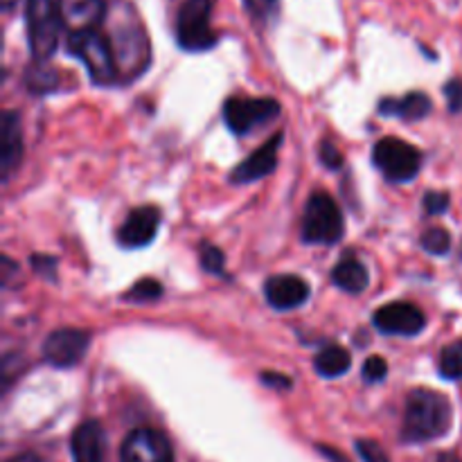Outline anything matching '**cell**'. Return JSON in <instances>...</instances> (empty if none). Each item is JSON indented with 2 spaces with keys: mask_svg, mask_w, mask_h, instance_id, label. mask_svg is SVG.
<instances>
[{
  "mask_svg": "<svg viewBox=\"0 0 462 462\" xmlns=\"http://www.w3.org/2000/svg\"><path fill=\"white\" fill-rule=\"evenodd\" d=\"M373 325L388 337H418L427 328V316L411 302H388L374 311Z\"/></svg>",
  "mask_w": 462,
  "mask_h": 462,
  "instance_id": "obj_10",
  "label": "cell"
},
{
  "mask_svg": "<svg viewBox=\"0 0 462 462\" xmlns=\"http://www.w3.org/2000/svg\"><path fill=\"white\" fill-rule=\"evenodd\" d=\"M90 337L81 329H57L43 343V359L54 368H72L88 352Z\"/></svg>",
  "mask_w": 462,
  "mask_h": 462,
  "instance_id": "obj_11",
  "label": "cell"
},
{
  "mask_svg": "<svg viewBox=\"0 0 462 462\" xmlns=\"http://www.w3.org/2000/svg\"><path fill=\"white\" fill-rule=\"evenodd\" d=\"M23 158V134L21 120L16 113H3L0 120V167H3V179H9Z\"/></svg>",
  "mask_w": 462,
  "mask_h": 462,
  "instance_id": "obj_17",
  "label": "cell"
},
{
  "mask_svg": "<svg viewBox=\"0 0 462 462\" xmlns=\"http://www.w3.org/2000/svg\"><path fill=\"white\" fill-rule=\"evenodd\" d=\"M332 280L338 289H343V291L361 293L368 287L370 275L368 269H365L356 257H343V260L334 266Z\"/></svg>",
  "mask_w": 462,
  "mask_h": 462,
  "instance_id": "obj_19",
  "label": "cell"
},
{
  "mask_svg": "<svg viewBox=\"0 0 462 462\" xmlns=\"http://www.w3.org/2000/svg\"><path fill=\"white\" fill-rule=\"evenodd\" d=\"M122 462H174V449L165 433L156 429H135L122 442Z\"/></svg>",
  "mask_w": 462,
  "mask_h": 462,
  "instance_id": "obj_9",
  "label": "cell"
},
{
  "mask_svg": "<svg viewBox=\"0 0 462 462\" xmlns=\"http://www.w3.org/2000/svg\"><path fill=\"white\" fill-rule=\"evenodd\" d=\"M113 54H116L117 72H120L122 79H134L140 72L147 68L149 61V48H147V36H144L143 27L138 21L134 23H117L113 27L111 39Z\"/></svg>",
  "mask_w": 462,
  "mask_h": 462,
  "instance_id": "obj_7",
  "label": "cell"
},
{
  "mask_svg": "<svg viewBox=\"0 0 462 462\" xmlns=\"http://www.w3.org/2000/svg\"><path fill=\"white\" fill-rule=\"evenodd\" d=\"M210 0H185L179 9L176 39L188 52H203L217 43V34L210 27Z\"/></svg>",
  "mask_w": 462,
  "mask_h": 462,
  "instance_id": "obj_6",
  "label": "cell"
},
{
  "mask_svg": "<svg viewBox=\"0 0 462 462\" xmlns=\"http://www.w3.org/2000/svg\"><path fill=\"white\" fill-rule=\"evenodd\" d=\"M373 162L388 180L406 183L422 167V152L402 138H382L373 149Z\"/></svg>",
  "mask_w": 462,
  "mask_h": 462,
  "instance_id": "obj_5",
  "label": "cell"
},
{
  "mask_svg": "<svg viewBox=\"0 0 462 462\" xmlns=\"http://www.w3.org/2000/svg\"><path fill=\"white\" fill-rule=\"evenodd\" d=\"M32 266H34V271H39L41 275H45V278L52 280L54 275H57V260L54 257H45V255H36L32 257Z\"/></svg>",
  "mask_w": 462,
  "mask_h": 462,
  "instance_id": "obj_32",
  "label": "cell"
},
{
  "mask_svg": "<svg viewBox=\"0 0 462 462\" xmlns=\"http://www.w3.org/2000/svg\"><path fill=\"white\" fill-rule=\"evenodd\" d=\"M424 210H427V215H442V212L449 210L451 206V199L447 192H427L424 194Z\"/></svg>",
  "mask_w": 462,
  "mask_h": 462,
  "instance_id": "obj_28",
  "label": "cell"
},
{
  "mask_svg": "<svg viewBox=\"0 0 462 462\" xmlns=\"http://www.w3.org/2000/svg\"><path fill=\"white\" fill-rule=\"evenodd\" d=\"M280 116V102L271 97H230L224 104V120L233 134L244 135Z\"/></svg>",
  "mask_w": 462,
  "mask_h": 462,
  "instance_id": "obj_8",
  "label": "cell"
},
{
  "mask_svg": "<svg viewBox=\"0 0 462 462\" xmlns=\"http://www.w3.org/2000/svg\"><path fill=\"white\" fill-rule=\"evenodd\" d=\"M438 370L445 379H462V338L442 350Z\"/></svg>",
  "mask_w": 462,
  "mask_h": 462,
  "instance_id": "obj_22",
  "label": "cell"
},
{
  "mask_svg": "<svg viewBox=\"0 0 462 462\" xmlns=\"http://www.w3.org/2000/svg\"><path fill=\"white\" fill-rule=\"evenodd\" d=\"M68 52L84 63L95 84L108 86L120 77L111 41H108V36L99 34L97 30L70 34V39H68Z\"/></svg>",
  "mask_w": 462,
  "mask_h": 462,
  "instance_id": "obj_2",
  "label": "cell"
},
{
  "mask_svg": "<svg viewBox=\"0 0 462 462\" xmlns=\"http://www.w3.org/2000/svg\"><path fill=\"white\" fill-rule=\"evenodd\" d=\"M445 97H447V106H449V111L458 113L462 108V81L460 79L447 81Z\"/></svg>",
  "mask_w": 462,
  "mask_h": 462,
  "instance_id": "obj_30",
  "label": "cell"
},
{
  "mask_svg": "<svg viewBox=\"0 0 462 462\" xmlns=\"http://www.w3.org/2000/svg\"><path fill=\"white\" fill-rule=\"evenodd\" d=\"M14 5H16V0H3V7L5 9H12Z\"/></svg>",
  "mask_w": 462,
  "mask_h": 462,
  "instance_id": "obj_37",
  "label": "cell"
},
{
  "mask_svg": "<svg viewBox=\"0 0 462 462\" xmlns=\"http://www.w3.org/2000/svg\"><path fill=\"white\" fill-rule=\"evenodd\" d=\"M346 221L341 208L328 192H316L302 215V239L307 244H337L343 237Z\"/></svg>",
  "mask_w": 462,
  "mask_h": 462,
  "instance_id": "obj_4",
  "label": "cell"
},
{
  "mask_svg": "<svg viewBox=\"0 0 462 462\" xmlns=\"http://www.w3.org/2000/svg\"><path fill=\"white\" fill-rule=\"evenodd\" d=\"M264 298L273 310H296L310 298V284L298 275H273L266 280Z\"/></svg>",
  "mask_w": 462,
  "mask_h": 462,
  "instance_id": "obj_15",
  "label": "cell"
},
{
  "mask_svg": "<svg viewBox=\"0 0 462 462\" xmlns=\"http://www.w3.org/2000/svg\"><path fill=\"white\" fill-rule=\"evenodd\" d=\"M75 462H106V433L97 420H86L70 438Z\"/></svg>",
  "mask_w": 462,
  "mask_h": 462,
  "instance_id": "obj_16",
  "label": "cell"
},
{
  "mask_svg": "<svg viewBox=\"0 0 462 462\" xmlns=\"http://www.w3.org/2000/svg\"><path fill=\"white\" fill-rule=\"evenodd\" d=\"M319 153H320V162H323L328 170H338V167L343 165V153L338 152L332 143H328V140H323V143H320Z\"/></svg>",
  "mask_w": 462,
  "mask_h": 462,
  "instance_id": "obj_29",
  "label": "cell"
},
{
  "mask_svg": "<svg viewBox=\"0 0 462 462\" xmlns=\"http://www.w3.org/2000/svg\"><path fill=\"white\" fill-rule=\"evenodd\" d=\"M386 374H388V364H386V359H383V356H368V359H365V364H364V379L368 383H379V382H383V379H386Z\"/></svg>",
  "mask_w": 462,
  "mask_h": 462,
  "instance_id": "obj_27",
  "label": "cell"
},
{
  "mask_svg": "<svg viewBox=\"0 0 462 462\" xmlns=\"http://www.w3.org/2000/svg\"><path fill=\"white\" fill-rule=\"evenodd\" d=\"M9 462H41V458H39V456H34V454H21V456H16V458H12Z\"/></svg>",
  "mask_w": 462,
  "mask_h": 462,
  "instance_id": "obj_35",
  "label": "cell"
},
{
  "mask_svg": "<svg viewBox=\"0 0 462 462\" xmlns=\"http://www.w3.org/2000/svg\"><path fill=\"white\" fill-rule=\"evenodd\" d=\"M162 296V284L153 278H143L125 293L126 302H138V305H147V302H156Z\"/></svg>",
  "mask_w": 462,
  "mask_h": 462,
  "instance_id": "obj_21",
  "label": "cell"
},
{
  "mask_svg": "<svg viewBox=\"0 0 462 462\" xmlns=\"http://www.w3.org/2000/svg\"><path fill=\"white\" fill-rule=\"evenodd\" d=\"M420 244L431 255H445L451 248V235L445 228H429L420 239Z\"/></svg>",
  "mask_w": 462,
  "mask_h": 462,
  "instance_id": "obj_24",
  "label": "cell"
},
{
  "mask_svg": "<svg viewBox=\"0 0 462 462\" xmlns=\"http://www.w3.org/2000/svg\"><path fill=\"white\" fill-rule=\"evenodd\" d=\"M451 404L442 393L429 388H415L406 400L404 429L402 438L406 442H429L447 436L451 429Z\"/></svg>",
  "mask_w": 462,
  "mask_h": 462,
  "instance_id": "obj_1",
  "label": "cell"
},
{
  "mask_svg": "<svg viewBox=\"0 0 462 462\" xmlns=\"http://www.w3.org/2000/svg\"><path fill=\"white\" fill-rule=\"evenodd\" d=\"M161 226V210L156 206H140L129 212L125 224L117 230V244L122 248H144L153 242Z\"/></svg>",
  "mask_w": 462,
  "mask_h": 462,
  "instance_id": "obj_12",
  "label": "cell"
},
{
  "mask_svg": "<svg viewBox=\"0 0 462 462\" xmlns=\"http://www.w3.org/2000/svg\"><path fill=\"white\" fill-rule=\"evenodd\" d=\"M57 7L63 27H68L72 34L97 30V25L106 16L104 0H57Z\"/></svg>",
  "mask_w": 462,
  "mask_h": 462,
  "instance_id": "obj_13",
  "label": "cell"
},
{
  "mask_svg": "<svg viewBox=\"0 0 462 462\" xmlns=\"http://www.w3.org/2000/svg\"><path fill=\"white\" fill-rule=\"evenodd\" d=\"M273 3H275V0H244L248 14H251V16H255V18L269 16L271 9H273Z\"/></svg>",
  "mask_w": 462,
  "mask_h": 462,
  "instance_id": "obj_33",
  "label": "cell"
},
{
  "mask_svg": "<svg viewBox=\"0 0 462 462\" xmlns=\"http://www.w3.org/2000/svg\"><path fill=\"white\" fill-rule=\"evenodd\" d=\"M352 359L350 352L341 346H329L325 350H320L314 359V368L320 377L325 379H337L341 374H346L350 370Z\"/></svg>",
  "mask_w": 462,
  "mask_h": 462,
  "instance_id": "obj_20",
  "label": "cell"
},
{
  "mask_svg": "<svg viewBox=\"0 0 462 462\" xmlns=\"http://www.w3.org/2000/svg\"><path fill=\"white\" fill-rule=\"evenodd\" d=\"M27 43L36 61H48L59 45L61 14L54 0H27L25 7Z\"/></svg>",
  "mask_w": 462,
  "mask_h": 462,
  "instance_id": "obj_3",
  "label": "cell"
},
{
  "mask_svg": "<svg viewBox=\"0 0 462 462\" xmlns=\"http://www.w3.org/2000/svg\"><path fill=\"white\" fill-rule=\"evenodd\" d=\"M262 383L269 388H273V391H280V393L291 391V386H293L291 377H287V374H282V373H269V370H266V373H262Z\"/></svg>",
  "mask_w": 462,
  "mask_h": 462,
  "instance_id": "obj_31",
  "label": "cell"
},
{
  "mask_svg": "<svg viewBox=\"0 0 462 462\" xmlns=\"http://www.w3.org/2000/svg\"><path fill=\"white\" fill-rule=\"evenodd\" d=\"M377 111L386 117H402V120L418 122L431 113V99L427 93H415L404 95V97H383L377 104Z\"/></svg>",
  "mask_w": 462,
  "mask_h": 462,
  "instance_id": "obj_18",
  "label": "cell"
},
{
  "mask_svg": "<svg viewBox=\"0 0 462 462\" xmlns=\"http://www.w3.org/2000/svg\"><path fill=\"white\" fill-rule=\"evenodd\" d=\"M201 266L208 271V273L221 275L226 269V257L224 253L217 246H210V244H203L201 246Z\"/></svg>",
  "mask_w": 462,
  "mask_h": 462,
  "instance_id": "obj_25",
  "label": "cell"
},
{
  "mask_svg": "<svg viewBox=\"0 0 462 462\" xmlns=\"http://www.w3.org/2000/svg\"><path fill=\"white\" fill-rule=\"evenodd\" d=\"M319 451H320V454H323V456H329V460H334V462H347L346 456L337 454V451H334L332 447H319Z\"/></svg>",
  "mask_w": 462,
  "mask_h": 462,
  "instance_id": "obj_34",
  "label": "cell"
},
{
  "mask_svg": "<svg viewBox=\"0 0 462 462\" xmlns=\"http://www.w3.org/2000/svg\"><path fill=\"white\" fill-rule=\"evenodd\" d=\"M356 454L361 456L364 462H391L388 454L383 451V447L374 440H356Z\"/></svg>",
  "mask_w": 462,
  "mask_h": 462,
  "instance_id": "obj_26",
  "label": "cell"
},
{
  "mask_svg": "<svg viewBox=\"0 0 462 462\" xmlns=\"http://www.w3.org/2000/svg\"><path fill=\"white\" fill-rule=\"evenodd\" d=\"M438 462H462V458H460V456H456V454H440Z\"/></svg>",
  "mask_w": 462,
  "mask_h": 462,
  "instance_id": "obj_36",
  "label": "cell"
},
{
  "mask_svg": "<svg viewBox=\"0 0 462 462\" xmlns=\"http://www.w3.org/2000/svg\"><path fill=\"white\" fill-rule=\"evenodd\" d=\"M280 144H282V134H275L273 138L266 140L257 152H253L242 165L235 167L233 174H230V180L237 185H244L269 176L271 171L275 170V165H278Z\"/></svg>",
  "mask_w": 462,
  "mask_h": 462,
  "instance_id": "obj_14",
  "label": "cell"
},
{
  "mask_svg": "<svg viewBox=\"0 0 462 462\" xmlns=\"http://www.w3.org/2000/svg\"><path fill=\"white\" fill-rule=\"evenodd\" d=\"M27 86H30L32 93H50V90L57 88V72H54L52 68H32V70L27 72Z\"/></svg>",
  "mask_w": 462,
  "mask_h": 462,
  "instance_id": "obj_23",
  "label": "cell"
}]
</instances>
